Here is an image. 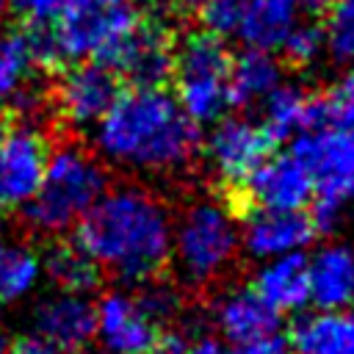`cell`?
I'll use <instances>...</instances> for the list:
<instances>
[{"label": "cell", "mask_w": 354, "mask_h": 354, "mask_svg": "<svg viewBox=\"0 0 354 354\" xmlns=\"http://www.w3.org/2000/svg\"><path fill=\"white\" fill-rule=\"evenodd\" d=\"M274 149V138L260 127L257 119L227 113L210 124V133L199 144V152L205 155L213 177L232 191H241L243 180Z\"/></svg>", "instance_id": "obj_8"}, {"label": "cell", "mask_w": 354, "mask_h": 354, "mask_svg": "<svg viewBox=\"0 0 354 354\" xmlns=\"http://www.w3.org/2000/svg\"><path fill=\"white\" fill-rule=\"evenodd\" d=\"M326 124L335 127H354V69L346 72L332 88L321 91Z\"/></svg>", "instance_id": "obj_29"}, {"label": "cell", "mask_w": 354, "mask_h": 354, "mask_svg": "<svg viewBox=\"0 0 354 354\" xmlns=\"http://www.w3.org/2000/svg\"><path fill=\"white\" fill-rule=\"evenodd\" d=\"M318 238L307 210H274L249 205L238 213V249L252 260H268L288 252H304Z\"/></svg>", "instance_id": "obj_11"}, {"label": "cell", "mask_w": 354, "mask_h": 354, "mask_svg": "<svg viewBox=\"0 0 354 354\" xmlns=\"http://www.w3.org/2000/svg\"><path fill=\"white\" fill-rule=\"evenodd\" d=\"M282 83V64L277 53L243 47V53L230 58L227 97L230 108H257V102Z\"/></svg>", "instance_id": "obj_20"}, {"label": "cell", "mask_w": 354, "mask_h": 354, "mask_svg": "<svg viewBox=\"0 0 354 354\" xmlns=\"http://www.w3.org/2000/svg\"><path fill=\"white\" fill-rule=\"evenodd\" d=\"M169 205L138 183L108 185L72 227V241L124 285L163 277L171 254Z\"/></svg>", "instance_id": "obj_1"}, {"label": "cell", "mask_w": 354, "mask_h": 354, "mask_svg": "<svg viewBox=\"0 0 354 354\" xmlns=\"http://www.w3.org/2000/svg\"><path fill=\"white\" fill-rule=\"evenodd\" d=\"M307 277L310 307H354V249L346 243H324L307 254Z\"/></svg>", "instance_id": "obj_18"}, {"label": "cell", "mask_w": 354, "mask_h": 354, "mask_svg": "<svg viewBox=\"0 0 354 354\" xmlns=\"http://www.w3.org/2000/svg\"><path fill=\"white\" fill-rule=\"evenodd\" d=\"M174 39L160 22H138L105 58L130 86H166L174 69Z\"/></svg>", "instance_id": "obj_12"}, {"label": "cell", "mask_w": 354, "mask_h": 354, "mask_svg": "<svg viewBox=\"0 0 354 354\" xmlns=\"http://www.w3.org/2000/svg\"><path fill=\"white\" fill-rule=\"evenodd\" d=\"M210 326L218 332V337L235 348L257 340L266 332H274L282 326V315L274 313L254 290L252 285H232L221 290L210 304Z\"/></svg>", "instance_id": "obj_16"}, {"label": "cell", "mask_w": 354, "mask_h": 354, "mask_svg": "<svg viewBox=\"0 0 354 354\" xmlns=\"http://www.w3.org/2000/svg\"><path fill=\"white\" fill-rule=\"evenodd\" d=\"M185 354H241L235 346L224 343L218 335H207V332H199L194 335V340L188 343Z\"/></svg>", "instance_id": "obj_34"}, {"label": "cell", "mask_w": 354, "mask_h": 354, "mask_svg": "<svg viewBox=\"0 0 354 354\" xmlns=\"http://www.w3.org/2000/svg\"><path fill=\"white\" fill-rule=\"evenodd\" d=\"M41 282V254L0 232V307L28 299Z\"/></svg>", "instance_id": "obj_23"}, {"label": "cell", "mask_w": 354, "mask_h": 354, "mask_svg": "<svg viewBox=\"0 0 354 354\" xmlns=\"http://www.w3.org/2000/svg\"><path fill=\"white\" fill-rule=\"evenodd\" d=\"M252 290L282 318L299 315L310 307V277H307V252H288L279 257L260 260Z\"/></svg>", "instance_id": "obj_17"}, {"label": "cell", "mask_w": 354, "mask_h": 354, "mask_svg": "<svg viewBox=\"0 0 354 354\" xmlns=\"http://www.w3.org/2000/svg\"><path fill=\"white\" fill-rule=\"evenodd\" d=\"M141 22L138 0H69L50 22L58 61H102Z\"/></svg>", "instance_id": "obj_7"}, {"label": "cell", "mask_w": 354, "mask_h": 354, "mask_svg": "<svg viewBox=\"0 0 354 354\" xmlns=\"http://www.w3.org/2000/svg\"><path fill=\"white\" fill-rule=\"evenodd\" d=\"M133 288H136V293H133L136 301L158 326L174 324V318L180 313V293L171 282H163L160 277H155V279H147Z\"/></svg>", "instance_id": "obj_27"}, {"label": "cell", "mask_w": 354, "mask_h": 354, "mask_svg": "<svg viewBox=\"0 0 354 354\" xmlns=\"http://www.w3.org/2000/svg\"><path fill=\"white\" fill-rule=\"evenodd\" d=\"M238 351H241V354H293V348H290V337H288V332H285L282 326L274 329V332L260 335L257 340L241 346Z\"/></svg>", "instance_id": "obj_32"}, {"label": "cell", "mask_w": 354, "mask_h": 354, "mask_svg": "<svg viewBox=\"0 0 354 354\" xmlns=\"http://www.w3.org/2000/svg\"><path fill=\"white\" fill-rule=\"evenodd\" d=\"M69 0H8V6L25 22H53Z\"/></svg>", "instance_id": "obj_31"}, {"label": "cell", "mask_w": 354, "mask_h": 354, "mask_svg": "<svg viewBox=\"0 0 354 354\" xmlns=\"http://www.w3.org/2000/svg\"><path fill=\"white\" fill-rule=\"evenodd\" d=\"M50 141L36 119L14 116L0 127V213L19 210L41 183Z\"/></svg>", "instance_id": "obj_9"}, {"label": "cell", "mask_w": 354, "mask_h": 354, "mask_svg": "<svg viewBox=\"0 0 354 354\" xmlns=\"http://www.w3.org/2000/svg\"><path fill=\"white\" fill-rule=\"evenodd\" d=\"M122 91L119 75L102 61H72L50 91V108L72 130H88Z\"/></svg>", "instance_id": "obj_10"}, {"label": "cell", "mask_w": 354, "mask_h": 354, "mask_svg": "<svg viewBox=\"0 0 354 354\" xmlns=\"http://www.w3.org/2000/svg\"><path fill=\"white\" fill-rule=\"evenodd\" d=\"M94 130V152L124 171L177 174L196 155L202 127L188 119L166 86L119 91Z\"/></svg>", "instance_id": "obj_2"}, {"label": "cell", "mask_w": 354, "mask_h": 354, "mask_svg": "<svg viewBox=\"0 0 354 354\" xmlns=\"http://www.w3.org/2000/svg\"><path fill=\"white\" fill-rule=\"evenodd\" d=\"M326 22L324 36H326V53L335 61L354 64V0H326Z\"/></svg>", "instance_id": "obj_26"}, {"label": "cell", "mask_w": 354, "mask_h": 354, "mask_svg": "<svg viewBox=\"0 0 354 354\" xmlns=\"http://www.w3.org/2000/svg\"><path fill=\"white\" fill-rule=\"evenodd\" d=\"M30 326L61 351L80 354L94 343V301L88 293H47L33 304Z\"/></svg>", "instance_id": "obj_14"}, {"label": "cell", "mask_w": 354, "mask_h": 354, "mask_svg": "<svg viewBox=\"0 0 354 354\" xmlns=\"http://www.w3.org/2000/svg\"><path fill=\"white\" fill-rule=\"evenodd\" d=\"M30 69L36 66L30 55L28 28H11L8 33L0 36V105H8L14 100V94L25 86Z\"/></svg>", "instance_id": "obj_25"}, {"label": "cell", "mask_w": 354, "mask_h": 354, "mask_svg": "<svg viewBox=\"0 0 354 354\" xmlns=\"http://www.w3.org/2000/svg\"><path fill=\"white\" fill-rule=\"evenodd\" d=\"M243 8H246V0H202L196 14H199L205 30L224 39V36H235Z\"/></svg>", "instance_id": "obj_30"}, {"label": "cell", "mask_w": 354, "mask_h": 354, "mask_svg": "<svg viewBox=\"0 0 354 354\" xmlns=\"http://www.w3.org/2000/svg\"><path fill=\"white\" fill-rule=\"evenodd\" d=\"M169 6L177 8L180 14H196L199 6H202V0H169Z\"/></svg>", "instance_id": "obj_35"}, {"label": "cell", "mask_w": 354, "mask_h": 354, "mask_svg": "<svg viewBox=\"0 0 354 354\" xmlns=\"http://www.w3.org/2000/svg\"><path fill=\"white\" fill-rule=\"evenodd\" d=\"M288 152L313 180V202L307 207L315 232L329 235L343 210L354 202V127L299 130L288 141Z\"/></svg>", "instance_id": "obj_5"}, {"label": "cell", "mask_w": 354, "mask_h": 354, "mask_svg": "<svg viewBox=\"0 0 354 354\" xmlns=\"http://www.w3.org/2000/svg\"><path fill=\"white\" fill-rule=\"evenodd\" d=\"M144 354H155V351H144Z\"/></svg>", "instance_id": "obj_38"}, {"label": "cell", "mask_w": 354, "mask_h": 354, "mask_svg": "<svg viewBox=\"0 0 354 354\" xmlns=\"http://www.w3.org/2000/svg\"><path fill=\"white\" fill-rule=\"evenodd\" d=\"M307 94L304 88L293 83H279L257 102V122L260 127L274 138V144L290 141L304 127V111H307Z\"/></svg>", "instance_id": "obj_24"}, {"label": "cell", "mask_w": 354, "mask_h": 354, "mask_svg": "<svg viewBox=\"0 0 354 354\" xmlns=\"http://www.w3.org/2000/svg\"><path fill=\"white\" fill-rule=\"evenodd\" d=\"M279 53L293 64V66H313L324 53H326V36L324 28L315 22H296V28L288 33L282 41Z\"/></svg>", "instance_id": "obj_28"}, {"label": "cell", "mask_w": 354, "mask_h": 354, "mask_svg": "<svg viewBox=\"0 0 354 354\" xmlns=\"http://www.w3.org/2000/svg\"><path fill=\"white\" fill-rule=\"evenodd\" d=\"M41 277L50 279L55 290H72V293H94L102 282L100 266L75 243L53 238V246L41 254Z\"/></svg>", "instance_id": "obj_22"}, {"label": "cell", "mask_w": 354, "mask_h": 354, "mask_svg": "<svg viewBox=\"0 0 354 354\" xmlns=\"http://www.w3.org/2000/svg\"><path fill=\"white\" fill-rule=\"evenodd\" d=\"M324 3H326V0H301L304 11H315V8H324Z\"/></svg>", "instance_id": "obj_36"}, {"label": "cell", "mask_w": 354, "mask_h": 354, "mask_svg": "<svg viewBox=\"0 0 354 354\" xmlns=\"http://www.w3.org/2000/svg\"><path fill=\"white\" fill-rule=\"evenodd\" d=\"M301 0H246L235 36L246 47L279 53L288 33L301 19Z\"/></svg>", "instance_id": "obj_21"}, {"label": "cell", "mask_w": 354, "mask_h": 354, "mask_svg": "<svg viewBox=\"0 0 354 354\" xmlns=\"http://www.w3.org/2000/svg\"><path fill=\"white\" fill-rule=\"evenodd\" d=\"M238 254V213L227 199H191L171 224L169 266L185 288H207L224 277Z\"/></svg>", "instance_id": "obj_4"}, {"label": "cell", "mask_w": 354, "mask_h": 354, "mask_svg": "<svg viewBox=\"0 0 354 354\" xmlns=\"http://www.w3.org/2000/svg\"><path fill=\"white\" fill-rule=\"evenodd\" d=\"M288 337L293 354H354V307L301 310Z\"/></svg>", "instance_id": "obj_19"}, {"label": "cell", "mask_w": 354, "mask_h": 354, "mask_svg": "<svg viewBox=\"0 0 354 354\" xmlns=\"http://www.w3.org/2000/svg\"><path fill=\"white\" fill-rule=\"evenodd\" d=\"M160 329L130 290H108L94 301V340L105 354L155 351Z\"/></svg>", "instance_id": "obj_13"}, {"label": "cell", "mask_w": 354, "mask_h": 354, "mask_svg": "<svg viewBox=\"0 0 354 354\" xmlns=\"http://www.w3.org/2000/svg\"><path fill=\"white\" fill-rule=\"evenodd\" d=\"M3 354H66V351H61L58 346H53L50 340H44L36 332H28V335L11 337Z\"/></svg>", "instance_id": "obj_33"}, {"label": "cell", "mask_w": 354, "mask_h": 354, "mask_svg": "<svg viewBox=\"0 0 354 354\" xmlns=\"http://www.w3.org/2000/svg\"><path fill=\"white\" fill-rule=\"evenodd\" d=\"M6 11H8V0H0V22H3V17H6Z\"/></svg>", "instance_id": "obj_37"}, {"label": "cell", "mask_w": 354, "mask_h": 354, "mask_svg": "<svg viewBox=\"0 0 354 354\" xmlns=\"http://www.w3.org/2000/svg\"><path fill=\"white\" fill-rule=\"evenodd\" d=\"M230 50L224 39L210 30L188 33L180 44H174V97L191 122L199 127L213 124L230 108L227 97V72H230Z\"/></svg>", "instance_id": "obj_6"}, {"label": "cell", "mask_w": 354, "mask_h": 354, "mask_svg": "<svg viewBox=\"0 0 354 354\" xmlns=\"http://www.w3.org/2000/svg\"><path fill=\"white\" fill-rule=\"evenodd\" d=\"M108 185V166L97 152L72 141L61 144L50 149L39 188L19 207L22 224L39 238H61L72 232Z\"/></svg>", "instance_id": "obj_3"}, {"label": "cell", "mask_w": 354, "mask_h": 354, "mask_svg": "<svg viewBox=\"0 0 354 354\" xmlns=\"http://www.w3.org/2000/svg\"><path fill=\"white\" fill-rule=\"evenodd\" d=\"M241 196L254 207L307 210L313 202V180L290 152H271L243 180Z\"/></svg>", "instance_id": "obj_15"}]
</instances>
